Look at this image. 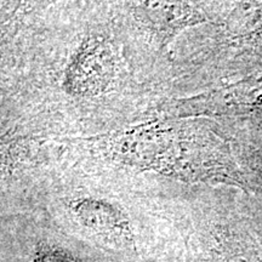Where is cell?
Here are the masks:
<instances>
[{
  "label": "cell",
  "mask_w": 262,
  "mask_h": 262,
  "mask_svg": "<svg viewBox=\"0 0 262 262\" xmlns=\"http://www.w3.org/2000/svg\"><path fill=\"white\" fill-rule=\"evenodd\" d=\"M113 209L104 204H81L80 216L85 221H90L91 227H114V222L117 221L116 215L113 214Z\"/></svg>",
  "instance_id": "1"
},
{
  "label": "cell",
  "mask_w": 262,
  "mask_h": 262,
  "mask_svg": "<svg viewBox=\"0 0 262 262\" xmlns=\"http://www.w3.org/2000/svg\"><path fill=\"white\" fill-rule=\"evenodd\" d=\"M38 262H73L71 260L70 257L67 256V255L64 254H61V253H47L44 254L42 256L39 258Z\"/></svg>",
  "instance_id": "2"
}]
</instances>
